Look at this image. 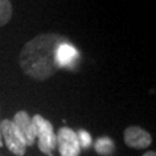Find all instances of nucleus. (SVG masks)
I'll return each mask as SVG.
<instances>
[{
    "label": "nucleus",
    "mask_w": 156,
    "mask_h": 156,
    "mask_svg": "<svg viewBox=\"0 0 156 156\" xmlns=\"http://www.w3.org/2000/svg\"><path fill=\"white\" fill-rule=\"evenodd\" d=\"M57 147L60 156H79L80 155V145L76 136V132L69 127L59 128L56 134Z\"/></svg>",
    "instance_id": "4"
},
{
    "label": "nucleus",
    "mask_w": 156,
    "mask_h": 156,
    "mask_svg": "<svg viewBox=\"0 0 156 156\" xmlns=\"http://www.w3.org/2000/svg\"><path fill=\"white\" fill-rule=\"evenodd\" d=\"M13 6L11 0H0V27H4L11 21Z\"/></svg>",
    "instance_id": "9"
},
{
    "label": "nucleus",
    "mask_w": 156,
    "mask_h": 156,
    "mask_svg": "<svg viewBox=\"0 0 156 156\" xmlns=\"http://www.w3.org/2000/svg\"><path fill=\"white\" fill-rule=\"evenodd\" d=\"M144 156H156V153H155V151H147V153H145V154H144Z\"/></svg>",
    "instance_id": "11"
},
{
    "label": "nucleus",
    "mask_w": 156,
    "mask_h": 156,
    "mask_svg": "<svg viewBox=\"0 0 156 156\" xmlns=\"http://www.w3.org/2000/svg\"><path fill=\"white\" fill-rule=\"evenodd\" d=\"M0 128H1V139H4L8 151L16 156L24 155L27 145L20 131L17 129L15 124L13 123V120L4 119L0 123Z\"/></svg>",
    "instance_id": "3"
},
{
    "label": "nucleus",
    "mask_w": 156,
    "mask_h": 156,
    "mask_svg": "<svg viewBox=\"0 0 156 156\" xmlns=\"http://www.w3.org/2000/svg\"><path fill=\"white\" fill-rule=\"evenodd\" d=\"M76 136H78L79 140V145H80V148H89L91 146V135H90L87 131L84 129H79L76 132Z\"/></svg>",
    "instance_id": "10"
},
{
    "label": "nucleus",
    "mask_w": 156,
    "mask_h": 156,
    "mask_svg": "<svg viewBox=\"0 0 156 156\" xmlns=\"http://www.w3.org/2000/svg\"><path fill=\"white\" fill-rule=\"evenodd\" d=\"M124 141L126 146L134 149H145L151 144V135L139 126H128L124 131Z\"/></svg>",
    "instance_id": "5"
},
{
    "label": "nucleus",
    "mask_w": 156,
    "mask_h": 156,
    "mask_svg": "<svg viewBox=\"0 0 156 156\" xmlns=\"http://www.w3.org/2000/svg\"><path fill=\"white\" fill-rule=\"evenodd\" d=\"M95 151L101 156H110L115 151V144L109 136H102L95 142Z\"/></svg>",
    "instance_id": "8"
},
{
    "label": "nucleus",
    "mask_w": 156,
    "mask_h": 156,
    "mask_svg": "<svg viewBox=\"0 0 156 156\" xmlns=\"http://www.w3.org/2000/svg\"><path fill=\"white\" fill-rule=\"evenodd\" d=\"M67 38L59 34H39L27 42L19 57V64L24 74L36 81H45L58 71L55 56L57 48Z\"/></svg>",
    "instance_id": "1"
},
{
    "label": "nucleus",
    "mask_w": 156,
    "mask_h": 156,
    "mask_svg": "<svg viewBox=\"0 0 156 156\" xmlns=\"http://www.w3.org/2000/svg\"><path fill=\"white\" fill-rule=\"evenodd\" d=\"M13 123L15 124L17 129L20 131L21 135L26 141L27 147L29 146H34L35 141H36V135H35V128L33 125V120L31 117L29 116L27 111H17L15 116L13 118Z\"/></svg>",
    "instance_id": "7"
},
{
    "label": "nucleus",
    "mask_w": 156,
    "mask_h": 156,
    "mask_svg": "<svg viewBox=\"0 0 156 156\" xmlns=\"http://www.w3.org/2000/svg\"><path fill=\"white\" fill-rule=\"evenodd\" d=\"M4 142H2V139H1V128H0V147H2Z\"/></svg>",
    "instance_id": "12"
},
{
    "label": "nucleus",
    "mask_w": 156,
    "mask_h": 156,
    "mask_svg": "<svg viewBox=\"0 0 156 156\" xmlns=\"http://www.w3.org/2000/svg\"><path fill=\"white\" fill-rule=\"evenodd\" d=\"M31 120L35 128L38 149L46 156H53V151L57 148V141L52 124L41 115H35Z\"/></svg>",
    "instance_id": "2"
},
{
    "label": "nucleus",
    "mask_w": 156,
    "mask_h": 156,
    "mask_svg": "<svg viewBox=\"0 0 156 156\" xmlns=\"http://www.w3.org/2000/svg\"><path fill=\"white\" fill-rule=\"evenodd\" d=\"M79 59V51L78 49L71 44V42L67 39L57 48L56 56V65L59 68H72Z\"/></svg>",
    "instance_id": "6"
}]
</instances>
